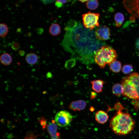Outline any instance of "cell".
Returning <instances> with one entry per match:
<instances>
[{
	"mask_svg": "<svg viewBox=\"0 0 139 139\" xmlns=\"http://www.w3.org/2000/svg\"><path fill=\"white\" fill-rule=\"evenodd\" d=\"M83 27H77L73 31L72 33V39L73 45L79 52L84 54H95V52L100 48L95 46V43L98 42L97 41L95 36L92 38L91 36H89L91 30L86 29Z\"/></svg>",
	"mask_w": 139,
	"mask_h": 139,
	"instance_id": "obj_1",
	"label": "cell"
},
{
	"mask_svg": "<svg viewBox=\"0 0 139 139\" xmlns=\"http://www.w3.org/2000/svg\"><path fill=\"white\" fill-rule=\"evenodd\" d=\"M135 125V121L129 114L119 110L110 120L109 127L116 134L121 135L131 133Z\"/></svg>",
	"mask_w": 139,
	"mask_h": 139,
	"instance_id": "obj_2",
	"label": "cell"
},
{
	"mask_svg": "<svg viewBox=\"0 0 139 139\" xmlns=\"http://www.w3.org/2000/svg\"><path fill=\"white\" fill-rule=\"evenodd\" d=\"M117 55L113 48L108 45L102 46L95 52L94 57L95 62L101 68L116 60Z\"/></svg>",
	"mask_w": 139,
	"mask_h": 139,
	"instance_id": "obj_3",
	"label": "cell"
},
{
	"mask_svg": "<svg viewBox=\"0 0 139 139\" xmlns=\"http://www.w3.org/2000/svg\"><path fill=\"white\" fill-rule=\"evenodd\" d=\"M100 16L99 13L89 12L82 15L83 24L84 27L92 31L95 27H99L98 20Z\"/></svg>",
	"mask_w": 139,
	"mask_h": 139,
	"instance_id": "obj_4",
	"label": "cell"
},
{
	"mask_svg": "<svg viewBox=\"0 0 139 139\" xmlns=\"http://www.w3.org/2000/svg\"><path fill=\"white\" fill-rule=\"evenodd\" d=\"M121 84L124 88V96L135 100L139 99V94L137 90L126 76L122 79Z\"/></svg>",
	"mask_w": 139,
	"mask_h": 139,
	"instance_id": "obj_5",
	"label": "cell"
},
{
	"mask_svg": "<svg viewBox=\"0 0 139 139\" xmlns=\"http://www.w3.org/2000/svg\"><path fill=\"white\" fill-rule=\"evenodd\" d=\"M72 119V116L68 112L62 110L57 112L55 115V119L57 124L60 127L68 125Z\"/></svg>",
	"mask_w": 139,
	"mask_h": 139,
	"instance_id": "obj_6",
	"label": "cell"
},
{
	"mask_svg": "<svg viewBox=\"0 0 139 139\" xmlns=\"http://www.w3.org/2000/svg\"><path fill=\"white\" fill-rule=\"evenodd\" d=\"M123 4L129 13L139 17V0H124Z\"/></svg>",
	"mask_w": 139,
	"mask_h": 139,
	"instance_id": "obj_7",
	"label": "cell"
},
{
	"mask_svg": "<svg viewBox=\"0 0 139 139\" xmlns=\"http://www.w3.org/2000/svg\"><path fill=\"white\" fill-rule=\"evenodd\" d=\"M95 34L96 38L99 40H107L109 39L110 36V30L106 26H101L96 29Z\"/></svg>",
	"mask_w": 139,
	"mask_h": 139,
	"instance_id": "obj_8",
	"label": "cell"
},
{
	"mask_svg": "<svg viewBox=\"0 0 139 139\" xmlns=\"http://www.w3.org/2000/svg\"><path fill=\"white\" fill-rule=\"evenodd\" d=\"M58 126L54 120L48 124L47 130L51 139H60V134L57 132Z\"/></svg>",
	"mask_w": 139,
	"mask_h": 139,
	"instance_id": "obj_9",
	"label": "cell"
},
{
	"mask_svg": "<svg viewBox=\"0 0 139 139\" xmlns=\"http://www.w3.org/2000/svg\"><path fill=\"white\" fill-rule=\"evenodd\" d=\"M86 102L84 100H80L72 102L68 107L74 111H80L84 109L86 106Z\"/></svg>",
	"mask_w": 139,
	"mask_h": 139,
	"instance_id": "obj_10",
	"label": "cell"
},
{
	"mask_svg": "<svg viewBox=\"0 0 139 139\" xmlns=\"http://www.w3.org/2000/svg\"><path fill=\"white\" fill-rule=\"evenodd\" d=\"M126 77L134 86L139 94V73L134 72Z\"/></svg>",
	"mask_w": 139,
	"mask_h": 139,
	"instance_id": "obj_11",
	"label": "cell"
},
{
	"mask_svg": "<svg viewBox=\"0 0 139 139\" xmlns=\"http://www.w3.org/2000/svg\"><path fill=\"white\" fill-rule=\"evenodd\" d=\"M96 120L101 124L106 123L108 119V116L107 113L103 111L100 110L97 111L95 115Z\"/></svg>",
	"mask_w": 139,
	"mask_h": 139,
	"instance_id": "obj_12",
	"label": "cell"
},
{
	"mask_svg": "<svg viewBox=\"0 0 139 139\" xmlns=\"http://www.w3.org/2000/svg\"><path fill=\"white\" fill-rule=\"evenodd\" d=\"M92 89L96 92L100 93L102 91L103 85L105 82L103 80L98 79L91 81Z\"/></svg>",
	"mask_w": 139,
	"mask_h": 139,
	"instance_id": "obj_13",
	"label": "cell"
},
{
	"mask_svg": "<svg viewBox=\"0 0 139 139\" xmlns=\"http://www.w3.org/2000/svg\"><path fill=\"white\" fill-rule=\"evenodd\" d=\"M25 59L29 64L33 65L35 64L38 61V57L37 55L33 53H30L26 56Z\"/></svg>",
	"mask_w": 139,
	"mask_h": 139,
	"instance_id": "obj_14",
	"label": "cell"
},
{
	"mask_svg": "<svg viewBox=\"0 0 139 139\" xmlns=\"http://www.w3.org/2000/svg\"><path fill=\"white\" fill-rule=\"evenodd\" d=\"M112 90L114 95L117 96H119L123 94L124 88L121 84L116 83L113 85Z\"/></svg>",
	"mask_w": 139,
	"mask_h": 139,
	"instance_id": "obj_15",
	"label": "cell"
},
{
	"mask_svg": "<svg viewBox=\"0 0 139 139\" xmlns=\"http://www.w3.org/2000/svg\"><path fill=\"white\" fill-rule=\"evenodd\" d=\"M61 28L59 24L57 23H53L50 27L49 29V33L53 36H57L61 32Z\"/></svg>",
	"mask_w": 139,
	"mask_h": 139,
	"instance_id": "obj_16",
	"label": "cell"
},
{
	"mask_svg": "<svg viewBox=\"0 0 139 139\" xmlns=\"http://www.w3.org/2000/svg\"><path fill=\"white\" fill-rule=\"evenodd\" d=\"M0 61L4 65H7L10 64L12 61V58L11 55L7 53H4L0 56Z\"/></svg>",
	"mask_w": 139,
	"mask_h": 139,
	"instance_id": "obj_17",
	"label": "cell"
},
{
	"mask_svg": "<svg viewBox=\"0 0 139 139\" xmlns=\"http://www.w3.org/2000/svg\"><path fill=\"white\" fill-rule=\"evenodd\" d=\"M109 65L110 70L114 73L119 72L121 70V63L116 60L112 62Z\"/></svg>",
	"mask_w": 139,
	"mask_h": 139,
	"instance_id": "obj_18",
	"label": "cell"
},
{
	"mask_svg": "<svg viewBox=\"0 0 139 139\" xmlns=\"http://www.w3.org/2000/svg\"><path fill=\"white\" fill-rule=\"evenodd\" d=\"M116 26L118 27H120L123 24L124 19L123 15L121 13H116L114 16Z\"/></svg>",
	"mask_w": 139,
	"mask_h": 139,
	"instance_id": "obj_19",
	"label": "cell"
},
{
	"mask_svg": "<svg viewBox=\"0 0 139 139\" xmlns=\"http://www.w3.org/2000/svg\"><path fill=\"white\" fill-rule=\"evenodd\" d=\"M99 6L98 0H88L86 3V7L91 10L96 9Z\"/></svg>",
	"mask_w": 139,
	"mask_h": 139,
	"instance_id": "obj_20",
	"label": "cell"
},
{
	"mask_svg": "<svg viewBox=\"0 0 139 139\" xmlns=\"http://www.w3.org/2000/svg\"><path fill=\"white\" fill-rule=\"evenodd\" d=\"M9 30L7 25L5 23H1L0 24V36L4 38L7 34Z\"/></svg>",
	"mask_w": 139,
	"mask_h": 139,
	"instance_id": "obj_21",
	"label": "cell"
},
{
	"mask_svg": "<svg viewBox=\"0 0 139 139\" xmlns=\"http://www.w3.org/2000/svg\"><path fill=\"white\" fill-rule=\"evenodd\" d=\"M133 70V67L131 65H124L122 68L123 72L125 74H127L131 73Z\"/></svg>",
	"mask_w": 139,
	"mask_h": 139,
	"instance_id": "obj_22",
	"label": "cell"
},
{
	"mask_svg": "<svg viewBox=\"0 0 139 139\" xmlns=\"http://www.w3.org/2000/svg\"><path fill=\"white\" fill-rule=\"evenodd\" d=\"M11 47L13 49L16 50L19 49L20 46L18 43L14 41L12 43Z\"/></svg>",
	"mask_w": 139,
	"mask_h": 139,
	"instance_id": "obj_23",
	"label": "cell"
},
{
	"mask_svg": "<svg viewBox=\"0 0 139 139\" xmlns=\"http://www.w3.org/2000/svg\"><path fill=\"white\" fill-rule=\"evenodd\" d=\"M132 103L135 109L136 110H139V99L133 101Z\"/></svg>",
	"mask_w": 139,
	"mask_h": 139,
	"instance_id": "obj_24",
	"label": "cell"
},
{
	"mask_svg": "<svg viewBox=\"0 0 139 139\" xmlns=\"http://www.w3.org/2000/svg\"><path fill=\"white\" fill-rule=\"evenodd\" d=\"M97 96V94L95 92L92 91L91 93L90 98L91 100L94 99Z\"/></svg>",
	"mask_w": 139,
	"mask_h": 139,
	"instance_id": "obj_25",
	"label": "cell"
},
{
	"mask_svg": "<svg viewBox=\"0 0 139 139\" xmlns=\"http://www.w3.org/2000/svg\"><path fill=\"white\" fill-rule=\"evenodd\" d=\"M71 0H56V2L62 5L63 4L70 1Z\"/></svg>",
	"mask_w": 139,
	"mask_h": 139,
	"instance_id": "obj_26",
	"label": "cell"
},
{
	"mask_svg": "<svg viewBox=\"0 0 139 139\" xmlns=\"http://www.w3.org/2000/svg\"><path fill=\"white\" fill-rule=\"evenodd\" d=\"M19 53L20 55L22 56L24 55L25 54V52L24 50H20L19 51Z\"/></svg>",
	"mask_w": 139,
	"mask_h": 139,
	"instance_id": "obj_27",
	"label": "cell"
},
{
	"mask_svg": "<svg viewBox=\"0 0 139 139\" xmlns=\"http://www.w3.org/2000/svg\"><path fill=\"white\" fill-rule=\"evenodd\" d=\"M136 48L139 50V38L136 41Z\"/></svg>",
	"mask_w": 139,
	"mask_h": 139,
	"instance_id": "obj_28",
	"label": "cell"
},
{
	"mask_svg": "<svg viewBox=\"0 0 139 139\" xmlns=\"http://www.w3.org/2000/svg\"><path fill=\"white\" fill-rule=\"evenodd\" d=\"M94 108L93 107H91L90 108V110L91 111H94Z\"/></svg>",
	"mask_w": 139,
	"mask_h": 139,
	"instance_id": "obj_29",
	"label": "cell"
},
{
	"mask_svg": "<svg viewBox=\"0 0 139 139\" xmlns=\"http://www.w3.org/2000/svg\"><path fill=\"white\" fill-rule=\"evenodd\" d=\"M79 1L82 3H84L87 2L88 0H79Z\"/></svg>",
	"mask_w": 139,
	"mask_h": 139,
	"instance_id": "obj_30",
	"label": "cell"
},
{
	"mask_svg": "<svg viewBox=\"0 0 139 139\" xmlns=\"http://www.w3.org/2000/svg\"></svg>",
	"mask_w": 139,
	"mask_h": 139,
	"instance_id": "obj_31",
	"label": "cell"
},
{
	"mask_svg": "<svg viewBox=\"0 0 139 139\" xmlns=\"http://www.w3.org/2000/svg\"></svg>",
	"mask_w": 139,
	"mask_h": 139,
	"instance_id": "obj_32",
	"label": "cell"
}]
</instances>
